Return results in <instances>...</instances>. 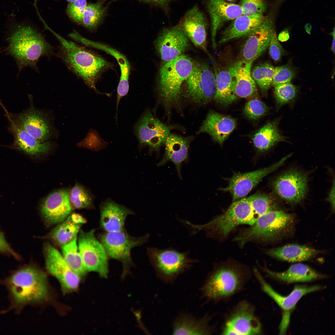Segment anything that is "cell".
<instances>
[{
    "instance_id": "obj_53",
    "label": "cell",
    "mask_w": 335,
    "mask_h": 335,
    "mask_svg": "<svg viewBox=\"0 0 335 335\" xmlns=\"http://www.w3.org/2000/svg\"><path fill=\"white\" fill-rule=\"evenodd\" d=\"M305 29L306 31L308 34H310V31L312 29V26L310 23H308L306 24L305 25Z\"/></svg>"
},
{
    "instance_id": "obj_20",
    "label": "cell",
    "mask_w": 335,
    "mask_h": 335,
    "mask_svg": "<svg viewBox=\"0 0 335 335\" xmlns=\"http://www.w3.org/2000/svg\"><path fill=\"white\" fill-rule=\"evenodd\" d=\"M274 31L272 22L265 18L258 27L247 36L242 49V60L253 62L258 58L268 47Z\"/></svg>"
},
{
    "instance_id": "obj_45",
    "label": "cell",
    "mask_w": 335,
    "mask_h": 335,
    "mask_svg": "<svg viewBox=\"0 0 335 335\" xmlns=\"http://www.w3.org/2000/svg\"><path fill=\"white\" fill-rule=\"evenodd\" d=\"M240 6L243 15L249 16L262 14L266 8L264 0H241Z\"/></svg>"
},
{
    "instance_id": "obj_37",
    "label": "cell",
    "mask_w": 335,
    "mask_h": 335,
    "mask_svg": "<svg viewBox=\"0 0 335 335\" xmlns=\"http://www.w3.org/2000/svg\"><path fill=\"white\" fill-rule=\"evenodd\" d=\"M62 255L69 266L80 277L87 272L79 252L77 236L69 243L61 246Z\"/></svg>"
},
{
    "instance_id": "obj_3",
    "label": "cell",
    "mask_w": 335,
    "mask_h": 335,
    "mask_svg": "<svg viewBox=\"0 0 335 335\" xmlns=\"http://www.w3.org/2000/svg\"><path fill=\"white\" fill-rule=\"evenodd\" d=\"M190 58L183 55L166 62L159 71L158 90L166 106L176 103L179 100L181 87L195 65Z\"/></svg>"
},
{
    "instance_id": "obj_49",
    "label": "cell",
    "mask_w": 335,
    "mask_h": 335,
    "mask_svg": "<svg viewBox=\"0 0 335 335\" xmlns=\"http://www.w3.org/2000/svg\"><path fill=\"white\" fill-rule=\"evenodd\" d=\"M7 253L15 257H17L16 253L7 242L4 234L0 231V253Z\"/></svg>"
},
{
    "instance_id": "obj_14",
    "label": "cell",
    "mask_w": 335,
    "mask_h": 335,
    "mask_svg": "<svg viewBox=\"0 0 335 335\" xmlns=\"http://www.w3.org/2000/svg\"><path fill=\"white\" fill-rule=\"evenodd\" d=\"M45 265L48 271L59 281L64 293L77 289L81 277L69 266L62 254L49 243L44 248Z\"/></svg>"
},
{
    "instance_id": "obj_46",
    "label": "cell",
    "mask_w": 335,
    "mask_h": 335,
    "mask_svg": "<svg viewBox=\"0 0 335 335\" xmlns=\"http://www.w3.org/2000/svg\"><path fill=\"white\" fill-rule=\"evenodd\" d=\"M295 75L293 68L286 65L275 67L272 85L290 83Z\"/></svg>"
},
{
    "instance_id": "obj_5",
    "label": "cell",
    "mask_w": 335,
    "mask_h": 335,
    "mask_svg": "<svg viewBox=\"0 0 335 335\" xmlns=\"http://www.w3.org/2000/svg\"><path fill=\"white\" fill-rule=\"evenodd\" d=\"M45 273L35 266H29L15 272L8 282L11 291L18 304L37 302L45 299L48 294Z\"/></svg>"
},
{
    "instance_id": "obj_15",
    "label": "cell",
    "mask_w": 335,
    "mask_h": 335,
    "mask_svg": "<svg viewBox=\"0 0 335 335\" xmlns=\"http://www.w3.org/2000/svg\"><path fill=\"white\" fill-rule=\"evenodd\" d=\"M290 154L282 158L276 163L267 168L245 173L233 174L228 179V185L221 190L229 192L234 200L246 196L265 176L280 167L292 155Z\"/></svg>"
},
{
    "instance_id": "obj_27",
    "label": "cell",
    "mask_w": 335,
    "mask_h": 335,
    "mask_svg": "<svg viewBox=\"0 0 335 335\" xmlns=\"http://www.w3.org/2000/svg\"><path fill=\"white\" fill-rule=\"evenodd\" d=\"M252 63L241 60L230 66L235 79L234 93L237 97L248 98L257 93L256 84L251 75Z\"/></svg>"
},
{
    "instance_id": "obj_38",
    "label": "cell",
    "mask_w": 335,
    "mask_h": 335,
    "mask_svg": "<svg viewBox=\"0 0 335 335\" xmlns=\"http://www.w3.org/2000/svg\"><path fill=\"white\" fill-rule=\"evenodd\" d=\"M274 69L268 62L260 63L252 68V77L262 92H266L272 85Z\"/></svg>"
},
{
    "instance_id": "obj_40",
    "label": "cell",
    "mask_w": 335,
    "mask_h": 335,
    "mask_svg": "<svg viewBox=\"0 0 335 335\" xmlns=\"http://www.w3.org/2000/svg\"><path fill=\"white\" fill-rule=\"evenodd\" d=\"M69 201L75 208H94L92 196L83 187L76 184L69 193Z\"/></svg>"
},
{
    "instance_id": "obj_52",
    "label": "cell",
    "mask_w": 335,
    "mask_h": 335,
    "mask_svg": "<svg viewBox=\"0 0 335 335\" xmlns=\"http://www.w3.org/2000/svg\"><path fill=\"white\" fill-rule=\"evenodd\" d=\"M289 38V35L288 31L285 30L279 33L278 39L279 41L284 42L288 40Z\"/></svg>"
},
{
    "instance_id": "obj_50",
    "label": "cell",
    "mask_w": 335,
    "mask_h": 335,
    "mask_svg": "<svg viewBox=\"0 0 335 335\" xmlns=\"http://www.w3.org/2000/svg\"><path fill=\"white\" fill-rule=\"evenodd\" d=\"M145 2L153 3L161 7L166 8L171 0H142Z\"/></svg>"
},
{
    "instance_id": "obj_21",
    "label": "cell",
    "mask_w": 335,
    "mask_h": 335,
    "mask_svg": "<svg viewBox=\"0 0 335 335\" xmlns=\"http://www.w3.org/2000/svg\"><path fill=\"white\" fill-rule=\"evenodd\" d=\"M179 25L195 46L208 54L206 46L208 23L197 5L186 12Z\"/></svg>"
},
{
    "instance_id": "obj_11",
    "label": "cell",
    "mask_w": 335,
    "mask_h": 335,
    "mask_svg": "<svg viewBox=\"0 0 335 335\" xmlns=\"http://www.w3.org/2000/svg\"><path fill=\"white\" fill-rule=\"evenodd\" d=\"M221 333L223 335L261 334L262 325L256 315L254 306L246 300L239 302L227 316Z\"/></svg>"
},
{
    "instance_id": "obj_57",
    "label": "cell",
    "mask_w": 335,
    "mask_h": 335,
    "mask_svg": "<svg viewBox=\"0 0 335 335\" xmlns=\"http://www.w3.org/2000/svg\"><path fill=\"white\" fill-rule=\"evenodd\" d=\"M66 0L67 1H68V2H70V3H71V2H74L77 1V0Z\"/></svg>"
},
{
    "instance_id": "obj_55",
    "label": "cell",
    "mask_w": 335,
    "mask_h": 335,
    "mask_svg": "<svg viewBox=\"0 0 335 335\" xmlns=\"http://www.w3.org/2000/svg\"><path fill=\"white\" fill-rule=\"evenodd\" d=\"M331 34L332 36L333 37H335V29H334L333 31L331 33Z\"/></svg>"
},
{
    "instance_id": "obj_33",
    "label": "cell",
    "mask_w": 335,
    "mask_h": 335,
    "mask_svg": "<svg viewBox=\"0 0 335 335\" xmlns=\"http://www.w3.org/2000/svg\"><path fill=\"white\" fill-rule=\"evenodd\" d=\"M319 252L317 250L305 245L289 244L270 249L266 253L283 261L294 262L308 260Z\"/></svg>"
},
{
    "instance_id": "obj_41",
    "label": "cell",
    "mask_w": 335,
    "mask_h": 335,
    "mask_svg": "<svg viewBox=\"0 0 335 335\" xmlns=\"http://www.w3.org/2000/svg\"><path fill=\"white\" fill-rule=\"evenodd\" d=\"M274 87L278 109L284 105L293 102L297 96V87L290 82L279 84Z\"/></svg>"
},
{
    "instance_id": "obj_56",
    "label": "cell",
    "mask_w": 335,
    "mask_h": 335,
    "mask_svg": "<svg viewBox=\"0 0 335 335\" xmlns=\"http://www.w3.org/2000/svg\"><path fill=\"white\" fill-rule=\"evenodd\" d=\"M2 49H0V53H1V52H2ZM0 105H1V106H2L3 108H4V109H5V108H4V106H3V105H2V103H1V101H0Z\"/></svg>"
},
{
    "instance_id": "obj_1",
    "label": "cell",
    "mask_w": 335,
    "mask_h": 335,
    "mask_svg": "<svg viewBox=\"0 0 335 335\" xmlns=\"http://www.w3.org/2000/svg\"><path fill=\"white\" fill-rule=\"evenodd\" d=\"M45 27L59 41L60 56L68 67L89 87L102 94L96 88V83L102 73L111 67L110 63L94 52L66 40L47 25Z\"/></svg>"
},
{
    "instance_id": "obj_43",
    "label": "cell",
    "mask_w": 335,
    "mask_h": 335,
    "mask_svg": "<svg viewBox=\"0 0 335 335\" xmlns=\"http://www.w3.org/2000/svg\"><path fill=\"white\" fill-rule=\"evenodd\" d=\"M96 130L91 129L86 137L78 144L80 147L98 151L105 148L108 145Z\"/></svg>"
},
{
    "instance_id": "obj_29",
    "label": "cell",
    "mask_w": 335,
    "mask_h": 335,
    "mask_svg": "<svg viewBox=\"0 0 335 335\" xmlns=\"http://www.w3.org/2000/svg\"><path fill=\"white\" fill-rule=\"evenodd\" d=\"M164 144L165 153L158 165L160 166L169 161L172 162L176 167L179 177L181 178V165L188 159L189 141L182 137L170 134Z\"/></svg>"
},
{
    "instance_id": "obj_47",
    "label": "cell",
    "mask_w": 335,
    "mask_h": 335,
    "mask_svg": "<svg viewBox=\"0 0 335 335\" xmlns=\"http://www.w3.org/2000/svg\"><path fill=\"white\" fill-rule=\"evenodd\" d=\"M87 5V0H77L68 5L67 13L69 16L74 21L81 23Z\"/></svg>"
},
{
    "instance_id": "obj_54",
    "label": "cell",
    "mask_w": 335,
    "mask_h": 335,
    "mask_svg": "<svg viewBox=\"0 0 335 335\" xmlns=\"http://www.w3.org/2000/svg\"><path fill=\"white\" fill-rule=\"evenodd\" d=\"M335 37H333L331 48L333 53H334L335 52Z\"/></svg>"
},
{
    "instance_id": "obj_23",
    "label": "cell",
    "mask_w": 335,
    "mask_h": 335,
    "mask_svg": "<svg viewBox=\"0 0 335 335\" xmlns=\"http://www.w3.org/2000/svg\"><path fill=\"white\" fill-rule=\"evenodd\" d=\"M207 10L211 22V41L213 49L217 47L216 37L219 28L226 21L243 15L240 5L226 2L225 0H208Z\"/></svg>"
},
{
    "instance_id": "obj_13",
    "label": "cell",
    "mask_w": 335,
    "mask_h": 335,
    "mask_svg": "<svg viewBox=\"0 0 335 335\" xmlns=\"http://www.w3.org/2000/svg\"><path fill=\"white\" fill-rule=\"evenodd\" d=\"M171 128L146 110L136 122L134 132L141 148L147 146L150 152L157 151L170 135Z\"/></svg>"
},
{
    "instance_id": "obj_39",
    "label": "cell",
    "mask_w": 335,
    "mask_h": 335,
    "mask_svg": "<svg viewBox=\"0 0 335 335\" xmlns=\"http://www.w3.org/2000/svg\"><path fill=\"white\" fill-rule=\"evenodd\" d=\"M103 3L102 1H99L87 5L81 23L85 27L93 29L97 26L105 13V10L103 6Z\"/></svg>"
},
{
    "instance_id": "obj_17",
    "label": "cell",
    "mask_w": 335,
    "mask_h": 335,
    "mask_svg": "<svg viewBox=\"0 0 335 335\" xmlns=\"http://www.w3.org/2000/svg\"><path fill=\"white\" fill-rule=\"evenodd\" d=\"M7 114L9 119L41 142L46 141L51 135V127L47 117L33 107L17 114Z\"/></svg>"
},
{
    "instance_id": "obj_30",
    "label": "cell",
    "mask_w": 335,
    "mask_h": 335,
    "mask_svg": "<svg viewBox=\"0 0 335 335\" xmlns=\"http://www.w3.org/2000/svg\"><path fill=\"white\" fill-rule=\"evenodd\" d=\"M210 317L206 315L197 318L189 314H183L174 320L172 325L174 335H209L214 332L209 324Z\"/></svg>"
},
{
    "instance_id": "obj_19",
    "label": "cell",
    "mask_w": 335,
    "mask_h": 335,
    "mask_svg": "<svg viewBox=\"0 0 335 335\" xmlns=\"http://www.w3.org/2000/svg\"><path fill=\"white\" fill-rule=\"evenodd\" d=\"M73 208L69 193L65 190H60L51 193L45 198L41 205V212L47 223L52 225L64 221Z\"/></svg>"
},
{
    "instance_id": "obj_36",
    "label": "cell",
    "mask_w": 335,
    "mask_h": 335,
    "mask_svg": "<svg viewBox=\"0 0 335 335\" xmlns=\"http://www.w3.org/2000/svg\"><path fill=\"white\" fill-rule=\"evenodd\" d=\"M60 223L50 232L47 237L61 246L77 236L82 225L74 222L69 215Z\"/></svg>"
},
{
    "instance_id": "obj_16",
    "label": "cell",
    "mask_w": 335,
    "mask_h": 335,
    "mask_svg": "<svg viewBox=\"0 0 335 335\" xmlns=\"http://www.w3.org/2000/svg\"><path fill=\"white\" fill-rule=\"evenodd\" d=\"M275 191L282 199L296 203L305 197L307 190V178L302 172L296 170L285 172L274 181Z\"/></svg>"
},
{
    "instance_id": "obj_10",
    "label": "cell",
    "mask_w": 335,
    "mask_h": 335,
    "mask_svg": "<svg viewBox=\"0 0 335 335\" xmlns=\"http://www.w3.org/2000/svg\"><path fill=\"white\" fill-rule=\"evenodd\" d=\"M95 229L79 232L78 245L87 271H94L106 278L109 272L108 256L102 243L96 237Z\"/></svg>"
},
{
    "instance_id": "obj_9",
    "label": "cell",
    "mask_w": 335,
    "mask_h": 335,
    "mask_svg": "<svg viewBox=\"0 0 335 335\" xmlns=\"http://www.w3.org/2000/svg\"><path fill=\"white\" fill-rule=\"evenodd\" d=\"M148 253L159 278L166 282L173 281L193 262L187 253L171 249L150 248Z\"/></svg>"
},
{
    "instance_id": "obj_58",
    "label": "cell",
    "mask_w": 335,
    "mask_h": 335,
    "mask_svg": "<svg viewBox=\"0 0 335 335\" xmlns=\"http://www.w3.org/2000/svg\"><path fill=\"white\" fill-rule=\"evenodd\" d=\"M226 0V1H229V2H232V1H235L236 0Z\"/></svg>"
},
{
    "instance_id": "obj_25",
    "label": "cell",
    "mask_w": 335,
    "mask_h": 335,
    "mask_svg": "<svg viewBox=\"0 0 335 335\" xmlns=\"http://www.w3.org/2000/svg\"><path fill=\"white\" fill-rule=\"evenodd\" d=\"M236 122L230 117L214 111L207 115L199 131L206 133L220 145L226 140L236 126Z\"/></svg>"
},
{
    "instance_id": "obj_4",
    "label": "cell",
    "mask_w": 335,
    "mask_h": 335,
    "mask_svg": "<svg viewBox=\"0 0 335 335\" xmlns=\"http://www.w3.org/2000/svg\"><path fill=\"white\" fill-rule=\"evenodd\" d=\"M250 278L248 275L236 268L221 267L206 278L201 288L202 295L211 301L228 300L242 290Z\"/></svg>"
},
{
    "instance_id": "obj_28",
    "label": "cell",
    "mask_w": 335,
    "mask_h": 335,
    "mask_svg": "<svg viewBox=\"0 0 335 335\" xmlns=\"http://www.w3.org/2000/svg\"><path fill=\"white\" fill-rule=\"evenodd\" d=\"M262 14L246 16L242 15L234 19L222 32L219 44L245 36L254 31L264 21Z\"/></svg>"
},
{
    "instance_id": "obj_12",
    "label": "cell",
    "mask_w": 335,
    "mask_h": 335,
    "mask_svg": "<svg viewBox=\"0 0 335 335\" xmlns=\"http://www.w3.org/2000/svg\"><path fill=\"white\" fill-rule=\"evenodd\" d=\"M187 96L199 104H206L215 98L216 86L214 72L206 63L195 64L186 80Z\"/></svg>"
},
{
    "instance_id": "obj_44",
    "label": "cell",
    "mask_w": 335,
    "mask_h": 335,
    "mask_svg": "<svg viewBox=\"0 0 335 335\" xmlns=\"http://www.w3.org/2000/svg\"><path fill=\"white\" fill-rule=\"evenodd\" d=\"M268 108L262 101L257 99L250 100L245 105L243 112L248 118L256 120L265 114Z\"/></svg>"
},
{
    "instance_id": "obj_32",
    "label": "cell",
    "mask_w": 335,
    "mask_h": 335,
    "mask_svg": "<svg viewBox=\"0 0 335 335\" xmlns=\"http://www.w3.org/2000/svg\"><path fill=\"white\" fill-rule=\"evenodd\" d=\"M261 269L270 277L287 283L309 282L325 277L309 266L301 263L292 265L286 270L281 272L273 271L266 267Z\"/></svg>"
},
{
    "instance_id": "obj_34",
    "label": "cell",
    "mask_w": 335,
    "mask_h": 335,
    "mask_svg": "<svg viewBox=\"0 0 335 335\" xmlns=\"http://www.w3.org/2000/svg\"><path fill=\"white\" fill-rule=\"evenodd\" d=\"M279 119L268 123L254 135L253 144L259 151H266L278 143L286 141L279 128Z\"/></svg>"
},
{
    "instance_id": "obj_8",
    "label": "cell",
    "mask_w": 335,
    "mask_h": 335,
    "mask_svg": "<svg viewBox=\"0 0 335 335\" xmlns=\"http://www.w3.org/2000/svg\"><path fill=\"white\" fill-rule=\"evenodd\" d=\"M149 236L145 234L138 237H132L124 230L116 232L105 231L100 234L99 238L109 257L122 263L124 275L133 264L130 255L131 250L145 243Z\"/></svg>"
},
{
    "instance_id": "obj_48",
    "label": "cell",
    "mask_w": 335,
    "mask_h": 335,
    "mask_svg": "<svg viewBox=\"0 0 335 335\" xmlns=\"http://www.w3.org/2000/svg\"><path fill=\"white\" fill-rule=\"evenodd\" d=\"M269 53L275 61L279 60L284 53V50L277 37L274 30L272 33L269 45Z\"/></svg>"
},
{
    "instance_id": "obj_51",
    "label": "cell",
    "mask_w": 335,
    "mask_h": 335,
    "mask_svg": "<svg viewBox=\"0 0 335 335\" xmlns=\"http://www.w3.org/2000/svg\"><path fill=\"white\" fill-rule=\"evenodd\" d=\"M334 181L332 188L330 190L328 197V201L329 202L332 206V210L334 211L335 210V185Z\"/></svg>"
},
{
    "instance_id": "obj_31",
    "label": "cell",
    "mask_w": 335,
    "mask_h": 335,
    "mask_svg": "<svg viewBox=\"0 0 335 335\" xmlns=\"http://www.w3.org/2000/svg\"><path fill=\"white\" fill-rule=\"evenodd\" d=\"M216 92L214 100L225 105L230 104L237 99L234 93L235 79L230 66L223 68L215 65Z\"/></svg>"
},
{
    "instance_id": "obj_24",
    "label": "cell",
    "mask_w": 335,
    "mask_h": 335,
    "mask_svg": "<svg viewBox=\"0 0 335 335\" xmlns=\"http://www.w3.org/2000/svg\"><path fill=\"white\" fill-rule=\"evenodd\" d=\"M100 210V226L108 232L124 230L127 217L134 214L130 209L109 199L101 203Z\"/></svg>"
},
{
    "instance_id": "obj_35",
    "label": "cell",
    "mask_w": 335,
    "mask_h": 335,
    "mask_svg": "<svg viewBox=\"0 0 335 335\" xmlns=\"http://www.w3.org/2000/svg\"><path fill=\"white\" fill-rule=\"evenodd\" d=\"M86 46L95 47L104 51L113 56L117 61L120 67L121 76L118 89L122 91L129 90L128 80L130 72V66L126 57L114 48L105 44L92 41L87 39L85 41Z\"/></svg>"
},
{
    "instance_id": "obj_22",
    "label": "cell",
    "mask_w": 335,
    "mask_h": 335,
    "mask_svg": "<svg viewBox=\"0 0 335 335\" xmlns=\"http://www.w3.org/2000/svg\"><path fill=\"white\" fill-rule=\"evenodd\" d=\"M254 273L258 281L262 290L272 298L280 307L285 311L283 317L289 318L290 312L295 307L300 299L306 294L317 291L323 287L319 285L296 286L288 295L284 296L276 292L265 281L262 275L256 268Z\"/></svg>"
},
{
    "instance_id": "obj_2",
    "label": "cell",
    "mask_w": 335,
    "mask_h": 335,
    "mask_svg": "<svg viewBox=\"0 0 335 335\" xmlns=\"http://www.w3.org/2000/svg\"><path fill=\"white\" fill-rule=\"evenodd\" d=\"M8 41V51L16 61L19 70L27 66L36 68L40 58L53 52L51 46L39 33L22 24L16 25Z\"/></svg>"
},
{
    "instance_id": "obj_7",
    "label": "cell",
    "mask_w": 335,
    "mask_h": 335,
    "mask_svg": "<svg viewBox=\"0 0 335 335\" xmlns=\"http://www.w3.org/2000/svg\"><path fill=\"white\" fill-rule=\"evenodd\" d=\"M293 221L292 216L281 211L274 210L259 217L255 223L235 238L241 246L254 240H267L285 232Z\"/></svg>"
},
{
    "instance_id": "obj_6",
    "label": "cell",
    "mask_w": 335,
    "mask_h": 335,
    "mask_svg": "<svg viewBox=\"0 0 335 335\" xmlns=\"http://www.w3.org/2000/svg\"><path fill=\"white\" fill-rule=\"evenodd\" d=\"M257 218L248 197L234 202L224 213L203 225H195L188 221L185 223L195 229V232L211 231L225 236L239 225L252 226Z\"/></svg>"
},
{
    "instance_id": "obj_26",
    "label": "cell",
    "mask_w": 335,
    "mask_h": 335,
    "mask_svg": "<svg viewBox=\"0 0 335 335\" xmlns=\"http://www.w3.org/2000/svg\"><path fill=\"white\" fill-rule=\"evenodd\" d=\"M9 120L10 123V129L14 137L13 146L15 148L31 156L45 154L50 150L52 145L50 142L40 141Z\"/></svg>"
},
{
    "instance_id": "obj_42",
    "label": "cell",
    "mask_w": 335,
    "mask_h": 335,
    "mask_svg": "<svg viewBox=\"0 0 335 335\" xmlns=\"http://www.w3.org/2000/svg\"><path fill=\"white\" fill-rule=\"evenodd\" d=\"M248 198L257 218L270 211L275 210L272 200L266 194H256Z\"/></svg>"
},
{
    "instance_id": "obj_18",
    "label": "cell",
    "mask_w": 335,
    "mask_h": 335,
    "mask_svg": "<svg viewBox=\"0 0 335 335\" xmlns=\"http://www.w3.org/2000/svg\"><path fill=\"white\" fill-rule=\"evenodd\" d=\"M189 40L179 25L164 29L156 43L161 60L165 63L182 55L189 47Z\"/></svg>"
}]
</instances>
